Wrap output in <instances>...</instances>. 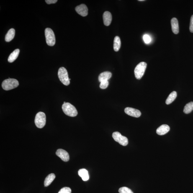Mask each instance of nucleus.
Segmentation results:
<instances>
[{"label": "nucleus", "mask_w": 193, "mask_h": 193, "mask_svg": "<svg viewBox=\"0 0 193 193\" xmlns=\"http://www.w3.org/2000/svg\"><path fill=\"white\" fill-rule=\"evenodd\" d=\"M58 1L57 0H45V1L47 4H55Z\"/></svg>", "instance_id": "obj_27"}, {"label": "nucleus", "mask_w": 193, "mask_h": 193, "mask_svg": "<svg viewBox=\"0 0 193 193\" xmlns=\"http://www.w3.org/2000/svg\"><path fill=\"white\" fill-rule=\"evenodd\" d=\"M126 114L131 116L138 118L141 115V112L138 109L131 107H126L125 109Z\"/></svg>", "instance_id": "obj_8"}, {"label": "nucleus", "mask_w": 193, "mask_h": 193, "mask_svg": "<svg viewBox=\"0 0 193 193\" xmlns=\"http://www.w3.org/2000/svg\"><path fill=\"white\" fill-rule=\"evenodd\" d=\"M75 10L78 14L82 17H86L88 14V8L85 4H81L76 6Z\"/></svg>", "instance_id": "obj_9"}, {"label": "nucleus", "mask_w": 193, "mask_h": 193, "mask_svg": "<svg viewBox=\"0 0 193 193\" xmlns=\"http://www.w3.org/2000/svg\"><path fill=\"white\" fill-rule=\"evenodd\" d=\"M58 193H71V189L70 187H64L62 188Z\"/></svg>", "instance_id": "obj_24"}, {"label": "nucleus", "mask_w": 193, "mask_h": 193, "mask_svg": "<svg viewBox=\"0 0 193 193\" xmlns=\"http://www.w3.org/2000/svg\"><path fill=\"white\" fill-rule=\"evenodd\" d=\"M35 123L36 126L39 128H42L45 126L46 123V116L44 113L39 112L35 116Z\"/></svg>", "instance_id": "obj_6"}, {"label": "nucleus", "mask_w": 193, "mask_h": 193, "mask_svg": "<svg viewBox=\"0 0 193 193\" xmlns=\"http://www.w3.org/2000/svg\"><path fill=\"white\" fill-rule=\"evenodd\" d=\"M15 34V30L13 28L9 29L5 36V40L6 42H9L14 38Z\"/></svg>", "instance_id": "obj_17"}, {"label": "nucleus", "mask_w": 193, "mask_h": 193, "mask_svg": "<svg viewBox=\"0 0 193 193\" xmlns=\"http://www.w3.org/2000/svg\"><path fill=\"white\" fill-rule=\"evenodd\" d=\"M177 96V94L176 92H172L170 94L167 99L166 101V104H171L176 99Z\"/></svg>", "instance_id": "obj_20"}, {"label": "nucleus", "mask_w": 193, "mask_h": 193, "mask_svg": "<svg viewBox=\"0 0 193 193\" xmlns=\"http://www.w3.org/2000/svg\"><path fill=\"white\" fill-rule=\"evenodd\" d=\"M144 1V0H139V1Z\"/></svg>", "instance_id": "obj_28"}, {"label": "nucleus", "mask_w": 193, "mask_h": 193, "mask_svg": "<svg viewBox=\"0 0 193 193\" xmlns=\"http://www.w3.org/2000/svg\"><path fill=\"white\" fill-rule=\"evenodd\" d=\"M109 82L108 81H104L101 82L100 84V88L101 89H105L109 86Z\"/></svg>", "instance_id": "obj_23"}, {"label": "nucleus", "mask_w": 193, "mask_h": 193, "mask_svg": "<svg viewBox=\"0 0 193 193\" xmlns=\"http://www.w3.org/2000/svg\"><path fill=\"white\" fill-rule=\"evenodd\" d=\"M112 74L110 72L106 71L101 73L99 77V80L100 82L104 81H108L112 77Z\"/></svg>", "instance_id": "obj_14"}, {"label": "nucleus", "mask_w": 193, "mask_h": 193, "mask_svg": "<svg viewBox=\"0 0 193 193\" xmlns=\"http://www.w3.org/2000/svg\"><path fill=\"white\" fill-rule=\"evenodd\" d=\"M170 130V127L167 125H162L157 129L156 133L159 135H163L168 133Z\"/></svg>", "instance_id": "obj_12"}, {"label": "nucleus", "mask_w": 193, "mask_h": 193, "mask_svg": "<svg viewBox=\"0 0 193 193\" xmlns=\"http://www.w3.org/2000/svg\"><path fill=\"white\" fill-rule=\"evenodd\" d=\"M56 154L64 161L67 162L70 160V156L68 153L62 149H59L57 150Z\"/></svg>", "instance_id": "obj_10"}, {"label": "nucleus", "mask_w": 193, "mask_h": 193, "mask_svg": "<svg viewBox=\"0 0 193 193\" xmlns=\"http://www.w3.org/2000/svg\"><path fill=\"white\" fill-rule=\"evenodd\" d=\"M193 110V102L188 103L184 106V112L185 114H189Z\"/></svg>", "instance_id": "obj_21"}, {"label": "nucleus", "mask_w": 193, "mask_h": 193, "mask_svg": "<svg viewBox=\"0 0 193 193\" xmlns=\"http://www.w3.org/2000/svg\"><path fill=\"white\" fill-rule=\"evenodd\" d=\"M189 31L191 33H193V15L191 16L190 20Z\"/></svg>", "instance_id": "obj_26"}, {"label": "nucleus", "mask_w": 193, "mask_h": 193, "mask_svg": "<svg viewBox=\"0 0 193 193\" xmlns=\"http://www.w3.org/2000/svg\"><path fill=\"white\" fill-rule=\"evenodd\" d=\"M58 77L60 81L65 85L67 86L70 84V82L68 72L65 68L61 67L60 68L58 71Z\"/></svg>", "instance_id": "obj_3"}, {"label": "nucleus", "mask_w": 193, "mask_h": 193, "mask_svg": "<svg viewBox=\"0 0 193 193\" xmlns=\"http://www.w3.org/2000/svg\"><path fill=\"white\" fill-rule=\"evenodd\" d=\"M112 137L116 142H118L123 146H126L128 144V140L126 137L123 136L119 132H115L112 134Z\"/></svg>", "instance_id": "obj_7"}, {"label": "nucleus", "mask_w": 193, "mask_h": 193, "mask_svg": "<svg viewBox=\"0 0 193 193\" xmlns=\"http://www.w3.org/2000/svg\"><path fill=\"white\" fill-rule=\"evenodd\" d=\"M103 20L104 25L108 26L110 25L112 21V14L109 11L104 12L103 16Z\"/></svg>", "instance_id": "obj_11"}, {"label": "nucleus", "mask_w": 193, "mask_h": 193, "mask_svg": "<svg viewBox=\"0 0 193 193\" xmlns=\"http://www.w3.org/2000/svg\"><path fill=\"white\" fill-rule=\"evenodd\" d=\"M45 34L47 45L50 46H53L55 43V38L53 30L50 28H46Z\"/></svg>", "instance_id": "obj_5"}, {"label": "nucleus", "mask_w": 193, "mask_h": 193, "mask_svg": "<svg viewBox=\"0 0 193 193\" xmlns=\"http://www.w3.org/2000/svg\"><path fill=\"white\" fill-rule=\"evenodd\" d=\"M55 176L54 173L49 174L45 179V182H44V185L45 187H47L50 185L55 180Z\"/></svg>", "instance_id": "obj_18"}, {"label": "nucleus", "mask_w": 193, "mask_h": 193, "mask_svg": "<svg viewBox=\"0 0 193 193\" xmlns=\"http://www.w3.org/2000/svg\"><path fill=\"white\" fill-rule=\"evenodd\" d=\"M19 82L13 78H9L4 80L2 83V87L6 91L14 89L19 86Z\"/></svg>", "instance_id": "obj_2"}, {"label": "nucleus", "mask_w": 193, "mask_h": 193, "mask_svg": "<svg viewBox=\"0 0 193 193\" xmlns=\"http://www.w3.org/2000/svg\"><path fill=\"white\" fill-rule=\"evenodd\" d=\"M78 175L81 177L83 181H87L89 179L88 171L85 169H81L78 171Z\"/></svg>", "instance_id": "obj_15"}, {"label": "nucleus", "mask_w": 193, "mask_h": 193, "mask_svg": "<svg viewBox=\"0 0 193 193\" xmlns=\"http://www.w3.org/2000/svg\"><path fill=\"white\" fill-rule=\"evenodd\" d=\"M121 46V41L120 38L118 36H116L114 38V51H118Z\"/></svg>", "instance_id": "obj_19"}, {"label": "nucleus", "mask_w": 193, "mask_h": 193, "mask_svg": "<svg viewBox=\"0 0 193 193\" xmlns=\"http://www.w3.org/2000/svg\"><path fill=\"white\" fill-rule=\"evenodd\" d=\"M20 50L19 49H16L11 53L8 58V61L10 63H12L15 60L18 56Z\"/></svg>", "instance_id": "obj_16"}, {"label": "nucleus", "mask_w": 193, "mask_h": 193, "mask_svg": "<svg viewBox=\"0 0 193 193\" xmlns=\"http://www.w3.org/2000/svg\"><path fill=\"white\" fill-rule=\"evenodd\" d=\"M118 191L119 193H133L130 189L126 187L120 188Z\"/></svg>", "instance_id": "obj_22"}, {"label": "nucleus", "mask_w": 193, "mask_h": 193, "mask_svg": "<svg viewBox=\"0 0 193 193\" xmlns=\"http://www.w3.org/2000/svg\"><path fill=\"white\" fill-rule=\"evenodd\" d=\"M172 29V32L175 34L179 33V23L177 19L173 18L171 20Z\"/></svg>", "instance_id": "obj_13"}, {"label": "nucleus", "mask_w": 193, "mask_h": 193, "mask_svg": "<svg viewBox=\"0 0 193 193\" xmlns=\"http://www.w3.org/2000/svg\"><path fill=\"white\" fill-rule=\"evenodd\" d=\"M143 40L144 41L146 44H148L151 42V39L149 35L148 34H145L143 36Z\"/></svg>", "instance_id": "obj_25"}, {"label": "nucleus", "mask_w": 193, "mask_h": 193, "mask_svg": "<svg viewBox=\"0 0 193 193\" xmlns=\"http://www.w3.org/2000/svg\"><path fill=\"white\" fill-rule=\"evenodd\" d=\"M146 67L147 63L143 62H140L137 65L134 71L135 76L136 79H141L144 74Z\"/></svg>", "instance_id": "obj_4"}, {"label": "nucleus", "mask_w": 193, "mask_h": 193, "mask_svg": "<svg viewBox=\"0 0 193 193\" xmlns=\"http://www.w3.org/2000/svg\"><path fill=\"white\" fill-rule=\"evenodd\" d=\"M65 103H66V102H64V104H65Z\"/></svg>", "instance_id": "obj_29"}, {"label": "nucleus", "mask_w": 193, "mask_h": 193, "mask_svg": "<svg viewBox=\"0 0 193 193\" xmlns=\"http://www.w3.org/2000/svg\"><path fill=\"white\" fill-rule=\"evenodd\" d=\"M63 112L69 116L74 117L78 114V112L74 106L69 103L64 104L62 106Z\"/></svg>", "instance_id": "obj_1"}]
</instances>
